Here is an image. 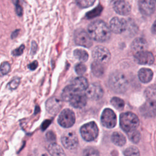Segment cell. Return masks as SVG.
<instances>
[{
    "instance_id": "obj_18",
    "label": "cell",
    "mask_w": 156,
    "mask_h": 156,
    "mask_svg": "<svg viewBox=\"0 0 156 156\" xmlns=\"http://www.w3.org/2000/svg\"><path fill=\"white\" fill-rule=\"evenodd\" d=\"M71 85L78 92H82L86 90L89 86L87 79L82 76L75 78L73 80Z\"/></svg>"
},
{
    "instance_id": "obj_6",
    "label": "cell",
    "mask_w": 156,
    "mask_h": 156,
    "mask_svg": "<svg viewBox=\"0 0 156 156\" xmlns=\"http://www.w3.org/2000/svg\"><path fill=\"white\" fill-rule=\"evenodd\" d=\"M92 56L95 61L105 63H107L111 58L109 50L102 46H97L92 51Z\"/></svg>"
},
{
    "instance_id": "obj_5",
    "label": "cell",
    "mask_w": 156,
    "mask_h": 156,
    "mask_svg": "<svg viewBox=\"0 0 156 156\" xmlns=\"http://www.w3.org/2000/svg\"><path fill=\"white\" fill-rule=\"evenodd\" d=\"M74 40L76 44L85 48H90L93 44L92 38L89 34L82 29H77L75 31Z\"/></svg>"
},
{
    "instance_id": "obj_30",
    "label": "cell",
    "mask_w": 156,
    "mask_h": 156,
    "mask_svg": "<svg viewBox=\"0 0 156 156\" xmlns=\"http://www.w3.org/2000/svg\"><path fill=\"white\" fill-rule=\"evenodd\" d=\"M102 9H103L102 7L99 5V6L96 7L95 9H94L93 10L90 11V12L87 14V18H88V19H91V18H94V17H96V16H99V15L101 14V13Z\"/></svg>"
},
{
    "instance_id": "obj_21",
    "label": "cell",
    "mask_w": 156,
    "mask_h": 156,
    "mask_svg": "<svg viewBox=\"0 0 156 156\" xmlns=\"http://www.w3.org/2000/svg\"><path fill=\"white\" fill-rule=\"evenodd\" d=\"M91 69L92 73L98 77H102L105 72V68L103 65V63L98 62H94L92 63L91 66Z\"/></svg>"
},
{
    "instance_id": "obj_33",
    "label": "cell",
    "mask_w": 156,
    "mask_h": 156,
    "mask_svg": "<svg viewBox=\"0 0 156 156\" xmlns=\"http://www.w3.org/2000/svg\"><path fill=\"white\" fill-rule=\"evenodd\" d=\"M87 70L86 66L83 63H78L75 66L76 73L78 75H83Z\"/></svg>"
},
{
    "instance_id": "obj_26",
    "label": "cell",
    "mask_w": 156,
    "mask_h": 156,
    "mask_svg": "<svg viewBox=\"0 0 156 156\" xmlns=\"http://www.w3.org/2000/svg\"><path fill=\"white\" fill-rule=\"evenodd\" d=\"M73 53L74 57L82 62H86L88 58V54L85 50L81 49H77L74 51Z\"/></svg>"
},
{
    "instance_id": "obj_37",
    "label": "cell",
    "mask_w": 156,
    "mask_h": 156,
    "mask_svg": "<svg viewBox=\"0 0 156 156\" xmlns=\"http://www.w3.org/2000/svg\"><path fill=\"white\" fill-rule=\"evenodd\" d=\"M24 48H25L24 45L22 44V45H21L20 47H18V48L14 49V50L12 51V55H13V56H16V57L20 56V55H21V54H23Z\"/></svg>"
},
{
    "instance_id": "obj_14",
    "label": "cell",
    "mask_w": 156,
    "mask_h": 156,
    "mask_svg": "<svg viewBox=\"0 0 156 156\" xmlns=\"http://www.w3.org/2000/svg\"><path fill=\"white\" fill-rule=\"evenodd\" d=\"M62 105V101L55 96L49 98L46 102V108L51 115L57 114L61 108Z\"/></svg>"
},
{
    "instance_id": "obj_32",
    "label": "cell",
    "mask_w": 156,
    "mask_h": 156,
    "mask_svg": "<svg viewBox=\"0 0 156 156\" xmlns=\"http://www.w3.org/2000/svg\"><path fill=\"white\" fill-rule=\"evenodd\" d=\"M77 4L82 8H87L91 6L96 0H75Z\"/></svg>"
},
{
    "instance_id": "obj_34",
    "label": "cell",
    "mask_w": 156,
    "mask_h": 156,
    "mask_svg": "<svg viewBox=\"0 0 156 156\" xmlns=\"http://www.w3.org/2000/svg\"><path fill=\"white\" fill-rule=\"evenodd\" d=\"M10 70V65L7 62H4L1 65V73L2 75L7 74Z\"/></svg>"
},
{
    "instance_id": "obj_4",
    "label": "cell",
    "mask_w": 156,
    "mask_h": 156,
    "mask_svg": "<svg viewBox=\"0 0 156 156\" xmlns=\"http://www.w3.org/2000/svg\"><path fill=\"white\" fill-rule=\"evenodd\" d=\"M82 137L87 141H91L98 135V127L94 122H90L83 125L80 128Z\"/></svg>"
},
{
    "instance_id": "obj_12",
    "label": "cell",
    "mask_w": 156,
    "mask_h": 156,
    "mask_svg": "<svg viewBox=\"0 0 156 156\" xmlns=\"http://www.w3.org/2000/svg\"><path fill=\"white\" fill-rule=\"evenodd\" d=\"M127 27V21L121 18L114 17L110 22V29L115 34H121L124 32Z\"/></svg>"
},
{
    "instance_id": "obj_40",
    "label": "cell",
    "mask_w": 156,
    "mask_h": 156,
    "mask_svg": "<svg viewBox=\"0 0 156 156\" xmlns=\"http://www.w3.org/2000/svg\"><path fill=\"white\" fill-rule=\"evenodd\" d=\"M38 66V62L35 60L34 62H32V63H30L29 65V68L30 69V70H34Z\"/></svg>"
},
{
    "instance_id": "obj_20",
    "label": "cell",
    "mask_w": 156,
    "mask_h": 156,
    "mask_svg": "<svg viewBox=\"0 0 156 156\" xmlns=\"http://www.w3.org/2000/svg\"><path fill=\"white\" fill-rule=\"evenodd\" d=\"M138 78L143 83L149 82L153 77V73L151 69L149 68H143L138 71Z\"/></svg>"
},
{
    "instance_id": "obj_27",
    "label": "cell",
    "mask_w": 156,
    "mask_h": 156,
    "mask_svg": "<svg viewBox=\"0 0 156 156\" xmlns=\"http://www.w3.org/2000/svg\"><path fill=\"white\" fill-rule=\"evenodd\" d=\"M111 104L118 110H122L124 107V101L118 97H113L111 99Z\"/></svg>"
},
{
    "instance_id": "obj_24",
    "label": "cell",
    "mask_w": 156,
    "mask_h": 156,
    "mask_svg": "<svg viewBox=\"0 0 156 156\" xmlns=\"http://www.w3.org/2000/svg\"><path fill=\"white\" fill-rule=\"evenodd\" d=\"M112 142L119 146H122L125 144L126 142V137L119 132H115L112 135Z\"/></svg>"
},
{
    "instance_id": "obj_10",
    "label": "cell",
    "mask_w": 156,
    "mask_h": 156,
    "mask_svg": "<svg viewBox=\"0 0 156 156\" xmlns=\"http://www.w3.org/2000/svg\"><path fill=\"white\" fill-rule=\"evenodd\" d=\"M85 94L89 99L93 100H98L102 97L104 91L99 83H93L90 84L86 90Z\"/></svg>"
},
{
    "instance_id": "obj_35",
    "label": "cell",
    "mask_w": 156,
    "mask_h": 156,
    "mask_svg": "<svg viewBox=\"0 0 156 156\" xmlns=\"http://www.w3.org/2000/svg\"><path fill=\"white\" fill-rule=\"evenodd\" d=\"M20 83V79L18 77H16L8 83L7 88L10 90H15L18 87Z\"/></svg>"
},
{
    "instance_id": "obj_39",
    "label": "cell",
    "mask_w": 156,
    "mask_h": 156,
    "mask_svg": "<svg viewBox=\"0 0 156 156\" xmlns=\"http://www.w3.org/2000/svg\"><path fill=\"white\" fill-rule=\"evenodd\" d=\"M37 44L35 41H32V46H31V49H30V54L32 55H34L36 53V51L37 50Z\"/></svg>"
},
{
    "instance_id": "obj_31",
    "label": "cell",
    "mask_w": 156,
    "mask_h": 156,
    "mask_svg": "<svg viewBox=\"0 0 156 156\" xmlns=\"http://www.w3.org/2000/svg\"><path fill=\"white\" fill-rule=\"evenodd\" d=\"M83 156H99V154L95 148L88 147L83 151Z\"/></svg>"
},
{
    "instance_id": "obj_2",
    "label": "cell",
    "mask_w": 156,
    "mask_h": 156,
    "mask_svg": "<svg viewBox=\"0 0 156 156\" xmlns=\"http://www.w3.org/2000/svg\"><path fill=\"white\" fill-rule=\"evenodd\" d=\"M110 88L118 93H124L129 85L126 76L121 72L115 71L110 74L108 80Z\"/></svg>"
},
{
    "instance_id": "obj_36",
    "label": "cell",
    "mask_w": 156,
    "mask_h": 156,
    "mask_svg": "<svg viewBox=\"0 0 156 156\" xmlns=\"http://www.w3.org/2000/svg\"><path fill=\"white\" fill-rule=\"evenodd\" d=\"M13 4L15 5V11L18 16H21L23 14V9L19 4L18 0H12Z\"/></svg>"
},
{
    "instance_id": "obj_13",
    "label": "cell",
    "mask_w": 156,
    "mask_h": 156,
    "mask_svg": "<svg viewBox=\"0 0 156 156\" xmlns=\"http://www.w3.org/2000/svg\"><path fill=\"white\" fill-rule=\"evenodd\" d=\"M136 63L141 65H152L154 62V57L151 52L141 51L136 52L134 56Z\"/></svg>"
},
{
    "instance_id": "obj_42",
    "label": "cell",
    "mask_w": 156,
    "mask_h": 156,
    "mask_svg": "<svg viewBox=\"0 0 156 156\" xmlns=\"http://www.w3.org/2000/svg\"><path fill=\"white\" fill-rule=\"evenodd\" d=\"M18 32H19V30H15V31L12 33V38H15V37L18 35Z\"/></svg>"
},
{
    "instance_id": "obj_16",
    "label": "cell",
    "mask_w": 156,
    "mask_h": 156,
    "mask_svg": "<svg viewBox=\"0 0 156 156\" xmlns=\"http://www.w3.org/2000/svg\"><path fill=\"white\" fill-rule=\"evenodd\" d=\"M155 0H140L139 9L140 12L144 15H151L155 10Z\"/></svg>"
},
{
    "instance_id": "obj_28",
    "label": "cell",
    "mask_w": 156,
    "mask_h": 156,
    "mask_svg": "<svg viewBox=\"0 0 156 156\" xmlns=\"http://www.w3.org/2000/svg\"><path fill=\"white\" fill-rule=\"evenodd\" d=\"M127 135L129 140L134 143H138L141 139L140 133L136 130L127 133Z\"/></svg>"
},
{
    "instance_id": "obj_9",
    "label": "cell",
    "mask_w": 156,
    "mask_h": 156,
    "mask_svg": "<svg viewBox=\"0 0 156 156\" xmlns=\"http://www.w3.org/2000/svg\"><path fill=\"white\" fill-rule=\"evenodd\" d=\"M61 141L63 146L68 149H75L78 144L77 135L72 131L65 133L61 138Z\"/></svg>"
},
{
    "instance_id": "obj_1",
    "label": "cell",
    "mask_w": 156,
    "mask_h": 156,
    "mask_svg": "<svg viewBox=\"0 0 156 156\" xmlns=\"http://www.w3.org/2000/svg\"><path fill=\"white\" fill-rule=\"evenodd\" d=\"M88 33L93 40L104 42L108 40L111 37V30L102 20H95L88 26Z\"/></svg>"
},
{
    "instance_id": "obj_41",
    "label": "cell",
    "mask_w": 156,
    "mask_h": 156,
    "mask_svg": "<svg viewBox=\"0 0 156 156\" xmlns=\"http://www.w3.org/2000/svg\"><path fill=\"white\" fill-rule=\"evenodd\" d=\"M151 30L153 34H156V20L154 22L152 26L151 27Z\"/></svg>"
},
{
    "instance_id": "obj_22",
    "label": "cell",
    "mask_w": 156,
    "mask_h": 156,
    "mask_svg": "<svg viewBox=\"0 0 156 156\" xmlns=\"http://www.w3.org/2000/svg\"><path fill=\"white\" fill-rule=\"evenodd\" d=\"M77 92L78 91H77L71 85H68L63 89L62 93V98L65 101L69 102Z\"/></svg>"
},
{
    "instance_id": "obj_23",
    "label": "cell",
    "mask_w": 156,
    "mask_h": 156,
    "mask_svg": "<svg viewBox=\"0 0 156 156\" xmlns=\"http://www.w3.org/2000/svg\"><path fill=\"white\" fill-rule=\"evenodd\" d=\"M48 149L51 156H66L62 147L56 143L50 144Z\"/></svg>"
},
{
    "instance_id": "obj_15",
    "label": "cell",
    "mask_w": 156,
    "mask_h": 156,
    "mask_svg": "<svg viewBox=\"0 0 156 156\" xmlns=\"http://www.w3.org/2000/svg\"><path fill=\"white\" fill-rule=\"evenodd\" d=\"M114 10L121 15H127L131 11L130 5L125 0H116L113 4Z\"/></svg>"
},
{
    "instance_id": "obj_29",
    "label": "cell",
    "mask_w": 156,
    "mask_h": 156,
    "mask_svg": "<svg viewBox=\"0 0 156 156\" xmlns=\"http://www.w3.org/2000/svg\"><path fill=\"white\" fill-rule=\"evenodd\" d=\"M124 156H139L140 152L136 147L130 146L124 150Z\"/></svg>"
},
{
    "instance_id": "obj_43",
    "label": "cell",
    "mask_w": 156,
    "mask_h": 156,
    "mask_svg": "<svg viewBox=\"0 0 156 156\" xmlns=\"http://www.w3.org/2000/svg\"><path fill=\"white\" fill-rule=\"evenodd\" d=\"M155 2H156V0H155Z\"/></svg>"
},
{
    "instance_id": "obj_38",
    "label": "cell",
    "mask_w": 156,
    "mask_h": 156,
    "mask_svg": "<svg viewBox=\"0 0 156 156\" xmlns=\"http://www.w3.org/2000/svg\"><path fill=\"white\" fill-rule=\"evenodd\" d=\"M46 136L47 140L49 141H55V140L56 139L55 135L52 131L48 132L46 135Z\"/></svg>"
},
{
    "instance_id": "obj_19",
    "label": "cell",
    "mask_w": 156,
    "mask_h": 156,
    "mask_svg": "<svg viewBox=\"0 0 156 156\" xmlns=\"http://www.w3.org/2000/svg\"><path fill=\"white\" fill-rule=\"evenodd\" d=\"M147 43L146 40L143 38H135L131 44L132 49L136 52L144 51L147 48Z\"/></svg>"
},
{
    "instance_id": "obj_17",
    "label": "cell",
    "mask_w": 156,
    "mask_h": 156,
    "mask_svg": "<svg viewBox=\"0 0 156 156\" xmlns=\"http://www.w3.org/2000/svg\"><path fill=\"white\" fill-rule=\"evenodd\" d=\"M87 97L82 92H77L69 101L70 104L75 108H82L87 104Z\"/></svg>"
},
{
    "instance_id": "obj_8",
    "label": "cell",
    "mask_w": 156,
    "mask_h": 156,
    "mask_svg": "<svg viewBox=\"0 0 156 156\" xmlns=\"http://www.w3.org/2000/svg\"><path fill=\"white\" fill-rule=\"evenodd\" d=\"M101 122L107 128H113L116 124V116L115 112L110 108H105L101 115Z\"/></svg>"
},
{
    "instance_id": "obj_7",
    "label": "cell",
    "mask_w": 156,
    "mask_h": 156,
    "mask_svg": "<svg viewBox=\"0 0 156 156\" xmlns=\"http://www.w3.org/2000/svg\"><path fill=\"white\" fill-rule=\"evenodd\" d=\"M58 124L63 127H70L75 122L74 113L70 109L63 110L59 115L58 118Z\"/></svg>"
},
{
    "instance_id": "obj_3",
    "label": "cell",
    "mask_w": 156,
    "mask_h": 156,
    "mask_svg": "<svg viewBox=\"0 0 156 156\" xmlns=\"http://www.w3.org/2000/svg\"><path fill=\"white\" fill-rule=\"evenodd\" d=\"M119 124L121 129L127 133L136 129L140 124L138 116L132 112L123 113L120 115Z\"/></svg>"
},
{
    "instance_id": "obj_25",
    "label": "cell",
    "mask_w": 156,
    "mask_h": 156,
    "mask_svg": "<svg viewBox=\"0 0 156 156\" xmlns=\"http://www.w3.org/2000/svg\"><path fill=\"white\" fill-rule=\"evenodd\" d=\"M144 96L148 100L156 99V85H151L144 91Z\"/></svg>"
},
{
    "instance_id": "obj_11",
    "label": "cell",
    "mask_w": 156,
    "mask_h": 156,
    "mask_svg": "<svg viewBox=\"0 0 156 156\" xmlns=\"http://www.w3.org/2000/svg\"><path fill=\"white\" fill-rule=\"evenodd\" d=\"M141 114L146 118L156 116V100H148L140 108Z\"/></svg>"
}]
</instances>
